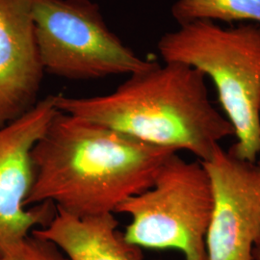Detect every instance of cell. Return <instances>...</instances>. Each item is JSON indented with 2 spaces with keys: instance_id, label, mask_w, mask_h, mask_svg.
<instances>
[{
  "instance_id": "obj_1",
  "label": "cell",
  "mask_w": 260,
  "mask_h": 260,
  "mask_svg": "<svg viewBox=\"0 0 260 260\" xmlns=\"http://www.w3.org/2000/svg\"><path fill=\"white\" fill-rule=\"evenodd\" d=\"M177 152L58 110L32 151L26 206L49 203L78 217L115 214L149 189Z\"/></svg>"
},
{
  "instance_id": "obj_2",
  "label": "cell",
  "mask_w": 260,
  "mask_h": 260,
  "mask_svg": "<svg viewBox=\"0 0 260 260\" xmlns=\"http://www.w3.org/2000/svg\"><path fill=\"white\" fill-rule=\"evenodd\" d=\"M205 78L182 63H155L128 75L111 93L54 95L56 108L148 144L187 150L204 162L234 135L232 123L214 107Z\"/></svg>"
},
{
  "instance_id": "obj_3",
  "label": "cell",
  "mask_w": 260,
  "mask_h": 260,
  "mask_svg": "<svg viewBox=\"0 0 260 260\" xmlns=\"http://www.w3.org/2000/svg\"><path fill=\"white\" fill-rule=\"evenodd\" d=\"M165 62L193 67L217 89L236 143L238 157L256 161L260 147V24L223 27L208 20L179 25L157 44Z\"/></svg>"
},
{
  "instance_id": "obj_4",
  "label": "cell",
  "mask_w": 260,
  "mask_h": 260,
  "mask_svg": "<svg viewBox=\"0 0 260 260\" xmlns=\"http://www.w3.org/2000/svg\"><path fill=\"white\" fill-rule=\"evenodd\" d=\"M212 209V184L203 162L187 161L177 152L162 164L152 185L116 213L129 217L123 235L141 249L176 250L184 260H206Z\"/></svg>"
},
{
  "instance_id": "obj_5",
  "label": "cell",
  "mask_w": 260,
  "mask_h": 260,
  "mask_svg": "<svg viewBox=\"0 0 260 260\" xmlns=\"http://www.w3.org/2000/svg\"><path fill=\"white\" fill-rule=\"evenodd\" d=\"M45 72L69 80H93L146 71L144 60L107 26L92 0H31Z\"/></svg>"
},
{
  "instance_id": "obj_6",
  "label": "cell",
  "mask_w": 260,
  "mask_h": 260,
  "mask_svg": "<svg viewBox=\"0 0 260 260\" xmlns=\"http://www.w3.org/2000/svg\"><path fill=\"white\" fill-rule=\"evenodd\" d=\"M57 112L54 95H48L0 128V256L46 226L55 214L52 204L27 207L26 201L34 183L32 151Z\"/></svg>"
},
{
  "instance_id": "obj_7",
  "label": "cell",
  "mask_w": 260,
  "mask_h": 260,
  "mask_svg": "<svg viewBox=\"0 0 260 260\" xmlns=\"http://www.w3.org/2000/svg\"><path fill=\"white\" fill-rule=\"evenodd\" d=\"M203 164L213 191L206 260H254L260 240L259 162L238 157L220 145Z\"/></svg>"
},
{
  "instance_id": "obj_8",
  "label": "cell",
  "mask_w": 260,
  "mask_h": 260,
  "mask_svg": "<svg viewBox=\"0 0 260 260\" xmlns=\"http://www.w3.org/2000/svg\"><path fill=\"white\" fill-rule=\"evenodd\" d=\"M45 74L31 0H0V128L39 103Z\"/></svg>"
},
{
  "instance_id": "obj_9",
  "label": "cell",
  "mask_w": 260,
  "mask_h": 260,
  "mask_svg": "<svg viewBox=\"0 0 260 260\" xmlns=\"http://www.w3.org/2000/svg\"><path fill=\"white\" fill-rule=\"evenodd\" d=\"M114 214L78 217L57 209L32 235L51 242L69 260H144L142 249L119 231Z\"/></svg>"
},
{
  "instance_id": "obj_10",
  "label": "cell",
  "mask_w": 260,
  "mask_h": 260,
  "mask_svg": "<svg viewBox=\"0 0 260 260\" xmlns=\"http://www.w3.org/2000/svg\"><path fill=\"white\" fill-rule=\"evenodd\" d=\"M171 14L179 25L198 20L260 24V0H177Z\"/></svg>"
},
{
  "instance_id": "obj_11",
  "label": "cell",
  "mask_w": 260,
  "mask_h": 260,
  "mask_svg": "<svg viewBox=\"0 0 260 260\" xmlns=\"http://www.w3.org/2000/svg\"><path fill=\"white\" fill-rule=\"evenodd\" d=\"M0 260H69L51 242L30 235L9 253L0 256Z\"/></svg>"
},
{
  "instance_id": "obj_12",
  "label": "cell",
  "mask_w": 260,
  "mask_h": 260,
  "mask_svg": "<svg viewBox=\"0 0 260 260\" xmlns=\"http://www.w3.org/2000/svg\"><path fill=\"white\" fill-rule=\"evenodd\" d=\"M253 256H254V260H260V240L257 242V244L254 247Z\"/></svg>"
},
{
  "instance_id": "obj_13",
  "label": "cell",
  "mask_w": 260,
  "mask_h": 260,
  "mask_svg": "<svg viewBox=\"0 0 260 260\" xmlns=\"http://www.w3.org/2000/svg\"><path fill=\"white\" fill-rule=\"evenodd\" d=\"M258 157H259V163H260V147H259V153H258Z\"/></svg>"
}]
</instances>
